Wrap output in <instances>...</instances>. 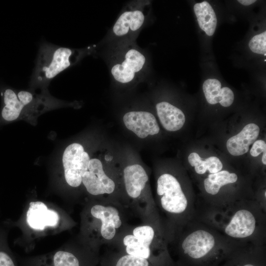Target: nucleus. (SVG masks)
Masks as SVG:
<instances>
[{
  "instance_id": "nucleus-1",
  "label": "nucleus",
  "mask_w": 266,
  "mask_h": 266,
  "mask_svg": "<svg viewBox=\"0 0 266 266\" xmlns=\"http://www.w3.org/2000/svg\"><path fill=\"white\" fill-rule=\"evenodd\" d=\"M265 213L264 208L258 202L233 201L205 210L200 219L239 247L257 246L264 243Z\"/></svg>"
},
{
  "instance_id": "nucleus-2",
  "label": "nucleus",
  "mask_w": 266,
  "mask_h": 266,
  "mask_svg": "<svg viewBox=\"0 0 266 266\" xmlns=\"http://www.w3.org/2000/svg\"><path fill=\"white\" fill-rule=\"evenodd\" d=\"M141 220L136 226L128 224L111 244L127 254L148 260L154 250L167 248L166 236L157 212Z\"/></svg>"
},
{
  "instance_id": "nucleus-3",
  "label": "nucleus",
  "mask_w": 266,
  "mask_h": 266,
  "mask_svg": "<svg viewBox=\"0 0 266 266\" xmlns=\"http://www.w3.org/2000/svg\"><path fill=\"white\" fill-rule=\"evenodd\" d=\"M80 55L77 50L41 42L31 76V86L45 87L58 74L74 64Z\"/></svg>"
},
{
  "instance_id": "nucleus-4",
  "label": "nucleus",
  "mask_w": 266,
  "mask_h": 266,
  "mask_svg": "<svg viewBox=\"0 0 266 266\" xmlns=\"http://www.w3.org/2000/svg\"><path fill=\"white\" fill-rule=\"evenodd\" d=\"M93 204L89 209L96 233V244H111L128 225L125 206L107 199Z\"/></svg>"
},
{
  "instance_id": "nucleus-5",
  "label": "nucleus",
  "mask_w": 266,
  "mask_h": 266,
  "mask_svg": "<svg viewBox=\"0 0 266 266\" xmlns=\"http://www.w3.org/2000/svg\"><path fill=\"white\" fill-rule=\"evenodd\" d=\"M90 160L89 154L80 144L73 143L65 149L62 162L65 180L68 185L75 188L81 185L82 176L87 170Z\"/></svg>"
},
{
  "instance_id": "nucleus-6",
  "label": "nucleus",
  "mask_w": 266,
  "mask_h": 266,
  "mask_svg": "<svg viewBox=\"0 0 266 266\" xmlns=\"http://www.w3.org/2000/svg\"><path fill=\"white\" fill-rule=\"evenodd\" d=\"M82 183L89 194L94 196L110 195L116 189L114 181L103 170L101 161L90 159L88 168L82 176Z\"/></svg>"
},
{
  "instance_id": "nucleus-7",
  "label": "nucleus",
  "mask_w": 266,
  "mask_h": 266,
  "mask_svg": "<svg viewBox=\"0 0 266 266\" xmlns=\"http://www.w3.org/2000/svg\"><path fill=\"white\" fill-rule=\"evenodd\" d=\"M145 62V57L140 52L135 49H130L126 53L122 62L112 67L111 74L117 81L128 83L142 70Z\"/></svg>"
},
{
  "instance_id": "nucleus-8",
  "label": "nucleus",
  "mask_w": 266,
  "mask_h": 266,
  "mask_svg": "<svg viewBox=\"0 0 266 266\" xmlns=\"http://www.w3.org/2000/svg\"><path fill=\"white\" fill-rule=\"evenodd\" d=\"M123 120L126 128L141 138L156 134L160 131L156 118L148 112H128L124 115Z\"/></svg>"
},
{
  "instance_id": "nucleus-9",
  "label": "nucleus",
  "mask_w": 266,
  "mask_h": 266,
  "mask_svg": "<svg viewBox=\"0 0 266 266\" xmlns=\"http://www.w3.org/2000/svg\"><path fill=\"white\" fill-rule=\"evenodd\" d=\"M59 216L54 210L48 209L43 202L32 201L27 212V222L33 229L43 230L46 227H55Z\"/></svg>"
},
{
  "instance_id": "nucleus-10",
  "label": "nucleus",
  "mask_w": 266,
  "mask_h": 266,
  "mask_svg": "<svg viewBox=\"0 0 266 266\" xmlns=\"http://www.w3.org/2000/svg\"><path fill=\"white\" fill-rule=\"evenodd\" d=\"M259 133L260 128L257 125L254 123L246 125L238 134L228 140V151L235 156L246 153L250 146L256 140Z\"/></svg>"
},
{
  "instance_id": "nucleus-11",
  "label": "nucleus",
  "mask_w": 266,
  "mask_h": 266,
  "mask_svg": "<svg viewBox=\"0 0 266 266\" xmlns=\"http://www.w3.org/2000/svg\"><path fill=\"white\" fill-rule=\"evenodd\" d=\"M156 107L160 122L166 130L175 132L182 128L185 116L180 109L166 101L157 103Z\"/></svg>"
},
{
  "instance_id": "nucleus-12",
  "label": "nucleus",
  "mask_w": 266,
  "mask_h": 266,
  "mask_svg": "<svg viewBox=\"0 0 266 266\" xmlns=\"http://www.w3.org/2000/svg\"><path fill=\"white\" fill-rule=\"evenodd\" d=\"M207 101L211 104L219 103L224 107L231 105L234 100L233 91L228 87H221V82L216 79H208L202 85Z\"/></svg>"
},
{
  "instance_id": "nucleus-13",
  "label": "nucleus",
  "mask_w": 266,
  "mask_h": 266,
  "mask_svg": "<svg viewBox=\"0 0 266 266\" xmlns=\"http://www.w3.org/2000/svg\"><path fill=\"white\" fill-rule=\"evenodd\" d=\"M145 16L139 10L127 11L118 18L113 27L114 33L118 36L138 30L143 25Z\"/></svg>"
},
{
  "instance_id": "nucleus-14",
  "label": "nucleus",
  "mask_w": 266,
  "mask_h": 266,
  "mask_svg": "<svg viewBox=\"0 0 266 266\" xmlns=\"http://www.w3.org/2000/svg\"><path fill=\"white\" fill-rule=\"evenodd\" d=\"M3 106L0 117L5 122L17 120L27 107L19 100L17 93L12 89L6 88L1 92Z\"/></svg>"
},
{
  "instance_id": "nucleus-15",
  "label": "nucleus",
  "mask_w": 266,
  "mask_h": 266,
  "mask_svg": "<svg viewBox=\"0 0 266 266\" xmlns=\"http://www.w3.org/2000/svg\"><path fill=\"white\" fill-rule=\"evenodd\" d=\"M194 10L200 28L207 35H213L216 28L217 20L211 5L206 1L197 3L194 6Z\"/></svg>"
},
{
  "instance_id": "nucleus-16",
  "label": "nucleus",
  "mask_w": 266,
  "mask_h": 266,
  "mask_svg": "<svg viewBox=\"0 0 266 266\" xmlns=\"http://www.w3.org/2000/svg\"><path fill=\"white\" fill-rule=\"evenodd\" d=\"M238 176L235 173L227 170H221L217 173L209 174L203 181L205 192L210 196H215L223 186L235 183Z\"/></svg>"
},
{
  "instance_id": "nucleus-17",
  "label": "nucleus",
  "mask_w": 266,
  "mask_h": 266,
  "mask_svg": "<svg viewBox=\"0 0 266 266\" xmlns=\"http://www.w3.org/2000/svg\"><path fill=\"white\" fill-rule=\"evenodd\" d=\"M46 266H81L78 257L73 253L66 251H58L51 258Z\"/></svg>"
},
{
  "instance_id": "nucleus-18",
  "label": "nucleus",
  "mask_w": 266,
  "mask_h": 266,
  "mask_svg": "<svg viewBox=\"0 0 266 266\" xmlns=\"http://www.w3.org/2000/svg\"><path fill=\"white\" fill-rule=\"evenodd\" d=\"M115 266H149L147 259L127 254L121 256Z\"/></svg>"
},
{
  "instance_id": "nucleus-19",
  "label": "nucleus",
  "mask_w": 266,
  "mask_h": 266,
  "mask_svg": "<svg viewBox=\"0 0 266 266\" xmlns=\"http://www.w3.org/2000/svg\"><path fill=\"white\" fill-rule=\"evenodd\" d=\"M249 47L254 53L266 55V32L253 36L249 42Z\"/></svg>"
},
{
  "instance_id": "nucleus-20",
  "label": "nucleus",
  "mask_w": 266,
  "mask_h": 266,
  "mask_svg": "<svg viewBox=\"0 0 266 266\" xmlns=\"http://www.w3.org/2000/svg\"><path fill=\"white\" fill-rule=\"evenodd\" d=\"M0 266H16L5 243L4 235L0 231Z\"/></svg>"
},
{
  "instance_id": "nucleus-21",
  "label": "nucleus",
  "mask_w": 266,
  "mask_h": 266,
  "mask_svg": "<svg viewBox=\"0 0 266 266\" xmlns=\"http://www.w3.org/2000/svg\"><path fill=\"white\" fill-rule=\"evenodd\" d=\"M188 162L192 166L195 167V171L197 174H203L207 171L208 167L207 159L202 160L196 152L191 153L189 155Z\"/></svg>"
},
{
  "instance_id": "nucleus-22",
  "label": "nucleus",
  "mask_w": 266,
  "mask_h": 266,
  "mask_svg": "<svg viewBox=\"0 0 266 266\" xmlns=\"http://www.w3.org/2000/svg\"><path fill=\"white\" fill-rule=\"evenodd\" d=\"M207 159L208 163L207 171L210 174L217 173L222 170L223 165L219 158L215 156H211Z\"/></svg>"
},
{
  "instance_id": "nucleus-23",
  "label": "nucleus",
  "mask_w": 266,
  "mask_h": 266,
  "mask_svg": "<svg viewBox=\"0 0 266 266\" xmlns=\"http://www.w3.org/2000/svg\"><path fill=\"white\" fill-rule=\"evenodd\" d=\"M266 152V143L264 140H256L253 144L250 153L252 156L257 157L262 152Z\"/></svg>"
},
{
  "instance_id": "nucleus-24",
  "label": "nucleus",
  "mask_w": 266,
  "mask_h": 266,
  "mask_svg": "<svg viewBox=\"0 0 266 266\" xmlns=\"http://www.w3.org/2000/svg\"><path fill=\"white\" fill-rule=\"evenodd\" d=\"M238 1L244 5H249L256 2L255 0H238Z\"/></svg>"
},
{
  "instance_id": "nucleus-25",
  "label": "nucleus",
  "mask_w": 266,
  "mask_h": 266,
  "mask_svg": "<svg viewBox=\"0 0 266 266\" xmlns=\"http://www.w3.org/2000/svg\"><path fill=\"white\" fill-rule=\"evenodd\" d=\"M243 266H255L252 264H246L244 265Z\"/></svg>"
}]
</instances>
